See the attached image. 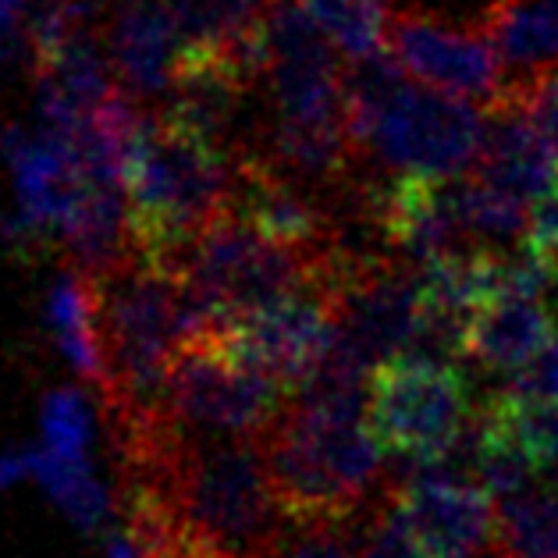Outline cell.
Masks as SVG:
<instances>
[{
    "label": "cell",
    "mask_w": 558,
    "mask_h": 558,
    "mask_svg": "<svg viewBox=\"0 0 558 558\" xmlns=\"http://www.w3.org/2000/svg\"><path fill=\"white\" fill-rule=\"evenodd\" d=\"M104 39L121 89L146 107L171 97L182 53V29L171 0H107Z\"/></svg>",
    "instance_id": "obj_12"
},
{
    "label": "cell",
    "mask_w": 558,
    "mask_h": 558,
    "mask_svg": "<svg viewBox=\"0 0 558 558\" xmlns=\"http://www.w3.org/2000/svg\"><path fill=\"white\" fill-rule=\"evenodd\" d=\"M19 4L15 0H0V33L4 29H11V25H15V19H19Z\"/></svg>",
    "instance_id": "obj_30"
},
{
    "label": "cell",
    "mask_w": 558,
    "mask_h": 558,
    "mask_svg": "<svg viewBox=\"0 0 558 558\" xmlns=\"http://www.w3.org/2000/svg\"><path fill=\"white\" fill-rule=\"evenodd\" d=\"M104 548H107L104 551L107 558H146V548H143L140 537H135L129 526L125 530H111Z\"/></svg>",
    "instance_id": "obj_29"
},
{
    "label": "cell",
    "mask_w": 558,
    "mask_h": 558,
    "mask_svg": "<svg viewBox=\"0 0 558 558\" xmlns=\"http://www.w3.org/2000/svg\"><path fill=\"white\" fill-rule=\"evenodd\" d=\"M33 481L83 534H100L111 523L114 501L107 484L93 470V459H58L36 445Z\"/></svg>",
    "instance_id": "obj_18"
},
{
    "label": "cell",
    "mask_w": 558,
    "mask_h": 558,
    "mask_svg": "<svg viewBox=\"0 0 558 558\" xmlns=\"http://www.w3.org/2000/svg\"><path fill=\"white\" fill-rule=\"evenodd\" d=\"M484 33L506 68V97H520L558 68V0H495L484 11Z\"/></svg>",
    "instance_id": "obj_14"
},
{
    "label": "cell",
    "mask_w": 558,
    "mask_h": 558,
    "mask_svg": "<svg viewBox=\"0 0 558 558\" xmlns=\"http://www.w3.org/2000/svg\"><path fill=\"white\" fill-rule=\"evenodd\" d=\"M260 445L284 515H352L385 492V448L366 427V399L292 395Z\"/></svg>",
    "instance_id": "obj_3"
},
{
    "label": "cell",
    "mask_w": 558,
    "mask_h": 558,
    "mask_svg": "<svg viewBox=\"0 0 558 558\" xmlns=\"http://www.w3.org/2000/svg\"><path fill=\"white\" fill-rule=\"evenodd\" d=\"M93 402L83 388H53L39 410V448L58 459H93Z\"/></svg>",
    "instance_id": "obj_23"
},
{
    "label": "cell",
    "mask_w": 558,
    "mask_h": 558,
    "mask_svg": "<svg viewBox=\"0 0 558 558\" xmlns=\"http://www.w3.org/2000/svg\"><path fill=\"white\" fill-rule=\"evenodd\" d=\"M523 242L534 253L548 256V260H558V185H548L530 203V221H526Z\"/></svg>",
    "instance_id": "obj_27"
},
{
    "label": "cell",
    "mask_w": 558,
    "mask_h": 558,
    "mask_svg": "<svg viewBox=\"0 0 558 558\" xmlns=\"http://www.w3.org/2000/svg\"><path fill=\"white\" fill-rule=\"evenodd\" d=\"M473 424L466 377L456 363L430 356H391L366 385V427L380 448L410 466H441Z\"/></svg>",
    "instance_id": "obj_6"
},
{
    "label": "cell",
    "mask_w": 558,
    "mask_h": 558,
    "mask_svg": "<svg viewBox=\"0 0 558 558\" xmlns=\"http://www.w3.org/2000/svg\"><path fill=\"white\" fill-rule=\"evenodd\" d=\"M558 154L544 143V135L534 129V121L520 107V100H498L487 107V135L484 154L476 174L495 182L506 193L534 203L544 189L555 182Z\"/></svg>",
    "instance_id": "obj_13"
},
{
    "label": "cell",
    "mask_w": 558,
    "mask_h": 558,
    "mask_svg": "<svg viewBox=\"0 0 558 558\" xmlns=\"http://www.w3.org/2000/svg\"><path fill=\"white\" fill-rule=\"evenodd\" d=\"M47 324L53 338H58L64 360L72 363V371L89 380L93 388L107 391V356L97 324V289H93L89 275L72 267L50 284Z\"/></svg>",
    "instance_id": "obj_16"
},
{
    "label": "cell",
    "mask_w": 558,
    "mask_h": 558,
    "mask_svg": "<svg viewBox=\"0 0 558 558\" xmlns=\"http://www.w3.org/2000/svg\"><path fill=\"white\" fill-rule=\"evenodd\" d=\"M231 185L235 154L149 107L125 171L132 253L179 275L199 231L228 210Z\"/></svg>",
    "instance_id": "obj_2"
},
{
    "label": "cell",
    "mask_w": 558,
    "mask_h": 558,
    "mask_svg": "<svg viewBox=\"0 0 558 558\" xmlns=\"http://www.w3.org/2000/svg\"><path fill=\"white\" fill-rule=\"evenodd\" d=\"M264 83L275 107L267 149H256L270 165L306 185L342 182L356 157L349 132L345 68L303 0H275L264 33Z\"/></svg>",
    "instance_id": "obj_1"
},
{
    "label": "cell",
    "mask_w": 558,
    "mask_h": 558,
    "mask_svg": "<svg viewBox=\"0 0 558 558\" xmlns=\"http://www.w3.org/2000/svg\"><path fill=\"white\" fill-rule=\"evenodd\" d=\"M388 492L434 558H481L498 537V501L470 476L413 466Z\"/></svg>",
    "instance_id": "obj_11"
},
{
    "label": "cell",
    "mask_w": 558,
    "mask_h": 558,
    "mask_svg": "<svg viewBox=\"0 0 558 558\" xmlns=\"http://www.w3.org/2000/svg\"><path fill=\"white\" fill-rule=\"evenodd\" d=\"M93 289L107 356L104 399L125 430L143 427L165 410L174 352L196 335L182 278L132 253L114 270L93 278Z\"/></svg>",
    "instance_id": "obj_4"
},
{
    "label": "cell",
    "mask_w": 558,
    "mask_h": 558,
    "mask_svg": "<svg viewBox=\"0 0 558 558\" xmlns=\"http://www.w3.org/2000/svg\"><path fill=\"white\" fill-rule=\"evenodd\" d=\"M506 388L534 395V399H558V338L551 345H544L534 360H526L520 371H512Z\"/></svg>",
    "instance_id": "obj_26"
},
{
    "label": "cell",
    "mask_w": 558,
    "mask_h": 558,
    "mask_svg": "<svg viewBox=\"0 0 558 558\" xmlns=\"http://www.w3.org/2000/svg\"><path fill=\"white\" fill-rule=\"evenodd\" d=\"M207 335H214L235 360L295 395L320 366L335 338V289L331 281L303 284L278 303L228 320Z\"/></svg>",
    "instance_id": "obj_9"
},
{
    "label": "cell",
    "mask_w": 558,
    "mask_h": 558,
    "mask_svg": "<svg viewBox=\"0 0 558 558\" xmlns=\"http://www.w3.org/2000/svg\"><path fill=\"white\" fill-rule=\"evenodd\" d=\"M481 558H509V555H506V551H501V548H498V544H492V548H487V551H484Z\"/></svg>",
    "instance_id": "obj_31"
},
{
    "label": "cell",
    "mask_w": 558,
    "mask_h": 558,
    "mask_svg": "<svg viewBox=\"0 0 558 558\" xmlns=\"http://www.w3.org/2000/svg\"><path fill=\"white\" fill-rule=\"evenodd\" d=\"M154 558H189V555H154Z\"/></svg>",
    "instance_id": "obj_32"
},
{
    "label": "cell",
    "mask_w": 558,
    "mask_h": 558,
    "mask_svg": "<svg viewBox=\"0 0 558 558\" xmlns=\"http://www.w3.org/2000/svg\"><path fill=\"white\" fill-rule=\"evenodd\" d=\"M495 544L509 558H558V473L498 501Z\"/></svg>",
    "instance_id": "obj_19"
},
{
    "label": "cell",
    "mask_w": 558,
    "mask_h": 558,
    "mask_svg": "<svg viewBox=\"0 0 558 558\" xmlns=\"http://www.w3.org/2000/svg\"><path fill=\"white\" fill-rule=\"evenodd\" d=\"M388 39L395 58L424 86L484 107H495L506 97V68L487 33L459 29V25L410 11V15L391 19Z\"/></svg>",
    "instance_id": "obj_10"
},
{
    "label": "cell",
    "mask_w": 558,
    "mask_h": 558,
    "mask_svg": "<svg viewBox=\"0 0 558 558\" xmlns=\"http://www.w3.org/2000/svg\"><path fill=\"white\" fill-rule=\"evenodd\" d=\"M33 462H36V448H4L0 452V495L11 492L22 481H29Z\"/></svg>",
    "instance_id": "obj_28"
},
{
    "label": "cell",
    "mask_w": 558,
    "mask_h": 558,
    "mask_svg": "<svg viewBox=\"0 0 558 558\" xmlns=\"http://www.w3.org/2000/svg\"><path fill=\"white\" fill-rule=\"evenodd\" d=\"M335 253L338 239L328 246H292L225 210L199 231L179 267L196 335L278 303L303 284L335 281Z\"/></svg>",
    "instance_id": "obj_5"
},
{
    "label": "cell",
    "mask_w": 558,
    "mask_h": 558,
    "mask_svg": "<svg viewBox=\"0 0 558 558\" xmlns=\"http://www.w3.org/2000/svg\"><path fill=\"white\" fill-rule=\"evenodd\" d=\"M509 100H520V107L530 114V121H534V129L544 135V143L558 154V68H551V72L541 75L526 93Z\"/></svg>",
    "instance_id": "obj_25"
},
{
    "label": "cell",
    "mask_w": 558,
    "mask_h": 558,
    "mask_svg": "<svg viewBox=\"0 0 558 558\" xmlns=\"http://www.w3.org/2000/svg\"><path fill=\"white\" fill-rule=\"evenodd\" d=\"M303 8L342 50L345 61L377 53L391 29L388 0H303Z\"/></svg>",
    "instance_id": "obj_22"
},
{
    "label": "cell",
    "mask_w": 558,
    "mask_h": 558,
    "mask_svg": "<svg viewBox=\"0 0 558 558\" xmlns=\"http://www.w3.org/2000/svg\"><path fill=\"white\" fill-rule=\"evenodd\" d=\"M487 121L473 100L405 83L374 111L356 135V154H371L388 174L452 179L476 171Z\"/></svg>",
    "instance_id": "obj_8"
},
{
    "label": "cell",
    "mask_w": 558,
    "mask_h": 558,
    "mask_svg": "<svg viewBox=\"0 0 558 558\" xmlns=\"http://www.w3.org/2000/svg\"><path fill=\"white\" fill-rule=\"evenodd\" d=\"M555 338L558 324L544 299H495L473 313L466 356L484 371L512 374Z\"/></svg>",
    "instance_id": "obj_15"
},
{
    "label": "cell",
    "mask_w": 558,
    "mask_h": 558,
    "mask_svg": "<svg viewBox=\"0 0 558 558\" xmlns=\"http://www.w3.org/2000/svg\"><path fill=\"white\" fill-rule=\"evenodd\" d=\"M275 0H171L182 47L228 50L253 61L264 75L260 33Z\"/></svg>",
    "instance_id": "obj_17"
},
{
    "label": "cell",
    "mask_w": 558,
    "mask_h": 558,
    "mask_svg": "<svg viewBox=\"0 0 558 558\" xmlns=\"http://www.w3.org/2000/svg\"><path fill=\"white\" fill-rule=\"evenodd\" d=\"M366 509L352 515H284L260 558H363Z\"/></svg>",
    "instance_id": "obj_20"
},
{
    "label": "cell",
    "mask_w": 558,
    "mask_h": 558,
    "mask_svg": "<svg viewBox=\"0 0 558 558\" xmlns=\"http://www.w3.org/2000/svg\"><path fill=\"white\" fill-rule=\"evenodd\" d=\"M363 558H434L416 534L405 523V515L391 501L385 487L366 509V537H363Z\"/></svg>",
    "instance_id": "obj_24"
},
{
    "label": "cell",
    "mask_w": 558,
    "mask_h": 558,
    "mask_svg": "<svg viewBox=\"0 0 558 558\" xmlns=\"http://www.w3.org/2000/svg\"><path fill=\"white\" fill-rule=\"evenodd\" d=\"M292 395L217 342L196 335L174 352L160 420L193 438H260Z\"/></svg>",
    "instance_id": "obj_7"
},
{
    "label": "cell",
    "mask_w": 558,
    "mask_h": 558,
    "mask_svg": "<svg viewBox=\"0 0 558 558\" xmlns=\"http://www.w3.org/2000/svg\"><path fill=\"white\" fill-rule=\"evenodd\" d=\"M481 413L501 434H509L541 473L558 470V399H534V395L501 388L495 399L481 405Z\"/></svg>",
    "instance_id": "obj_21"
}]
</instances>
